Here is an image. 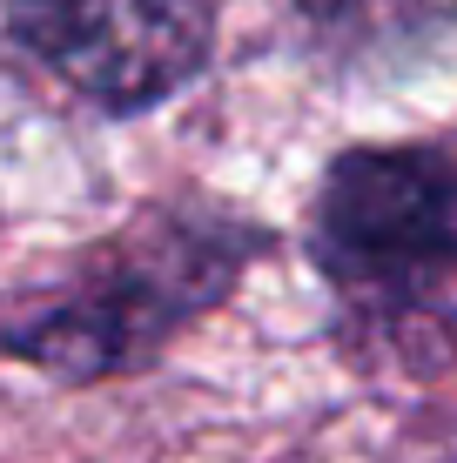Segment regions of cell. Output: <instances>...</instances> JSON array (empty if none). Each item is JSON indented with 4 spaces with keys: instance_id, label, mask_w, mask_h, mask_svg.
Returning <instances> with one entry per match:
<instances>
[{
    "instance_id": "3",
    "label": "cell",
    "mask_w": 457,
    "mask_h": 463,
    "mask_svg": "<svg viewBox=\"0 0 457 463\" xmlns=\"http://www.w3.org/2000/svg\"><path fill=\"white\" fill-rule=\"evenodd\" d=\"M14 47L94 115H155L215 61V0H0Z\"/></svg>"
},
{
    "instance_id": "1",
    "label": "cell",
    "mask_w": 457,
    "mask_h": 463,
    "mask_svg": "<svg viewBox=\"0 0 457 463\" xmlns=\"http://www.w3.org/2000/svg\"><path fill=\"white\" fill-rule=\"evenodd\" d=\"M270 249L276 235L223 202H141L121 229L0 302V356L74 390L141 376Z\"/></svg>"
},
{
    "instance_id": "2",
    "label": "cell",
    "mask_w": 457,
    "mask_h": 463,
    "mask_svg": "<svg viewBox=\"0 0 457 463\" xmlns=\"http://www.w3.org/2000/svg\"><path fill=\"white\" fill-rule=\"evenodd\" d=\"M337 329L357 356L431 363L457 336V155L357 141L317 175L303 222Z\"/></svg>"
},
{
    "instance_id": "4",
    "label": "cell",
    "mask_w": 457,
    "mask_h": 463,
    "mask_svg": "<svg viewBox=\"0 0 457 463\" xmlns=\"http://www.w3.org/2000/svg\"><path fill=\"white\" fill-rule=\"evenodd\" d=\"M303 54L337 81H411L457 54V0H290Z\"/></svg>"
}]
</instances>
